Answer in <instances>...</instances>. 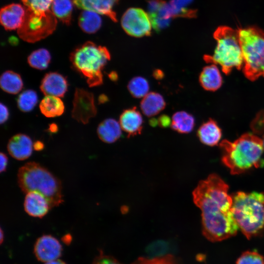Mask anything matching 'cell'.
<instances>
[{
    "label": "cell",
    "instance_id": "13",
    "mask_svg": "<svg viewBox=\"0 0 264 264\" xmlns=\"http://www.w3.org/2000/svg\"><path fill=\"white\" fill-rule=\"evenodd\" d=\"M25 14L24 6L11 3L1 8L0 21L7 30H18L22 25Z\"/></svg>",
    "mask_w": 264,
    "mask_h": 264
},
{
    "label": "cell",
    "instance_id": "30",
    "mask_svg": "<svg viewBox=\"0 0 264 264\" xmlns=\"http://www.w3.org/2000/svg\"><path fill=\"white\" fill-rule=\"evenodd\" d=\"M236 264H264V258L255 251H246L242 253Z\"/></svg>",
    "mask_w": 264,
    "mask_h": 264
},
{
    "label": "cell",
    "instance_id": "1",
    "mask_svg": "<svg viewBox=\"0 0 264 264\" xmlns=\"http://www.w3.org/2000/svg\"><path fill=\"white\" fill-rule=\"evenodd\" d=\"M228 189L220 176L212 174L200 181L192 193L195 204L201 211L203 234L212 242L234 236L239 228Z\"/></svg>",
    "mask_w": 264,
    "mask_h": 264
},
{
    "label": "cell",
    "instance_id": "42",
    "mask_svg": "<svg viewBox=\"0 0 264 264\" xmlns=\"http://www.w3.org/2000/svg\"><path fill=\"white\" fill-rule=\"evenodd\" d=\"M45 264H66L65 263L60 260H55L46 262Z\"/></svg>",
    "mask_w": 264,
    "mask_h": 264
},
{
    "label": "cell",
    "instance_id": "19",
    "mask_svg": "<svg viewBox=\"0 0 264 264\" xmlns=\"http://www.w3.org/2000/svg\"><path fill=\"white\" fill-rule=\"evenodd\" d=\"M199 80L202 88L209 91L218 89L222 83L220 71L215 64L206 66L203 68Z\"/></svg>",
    "mask_w": 264,
    "mask_h": 264
},
{
    "label": "cell",
    "instance_id": "8",
    "mask_svg": "<svg viewBox=\"0 0 264 264\" xmlns=\"http://www.w3.org/2000/svg\"><path fill=\"white\" fill-rule=\"evenodd\" d=\"M25 8L23 22L17 30L18 35L21 39L28 43H34L46 38L55 30L57 25V18L51 10L36 12Z\"/></svg>",
    "mask_w": 264,
    "mask_h": 264
},
{
    "label": "cell",
    "instance_id": "21",
    "mask_svg": "<svg viewBox=\"0 0 264 264\" xmlns=\"http://www.w3.org/2000/svg\"><path fill=\"white\" fill-rule=\"evenodd\" d=\"M166 107V102L163 97L155 92H149L142 99L140 108L143 113L148 117L154 116Z\"/></svg>",
    "mask_w": 264,
    "mask_h": 264
},
{
    "label": "cell",
    "instance_id": "9",
    "mask_svg": "<svg viewBox=\"0 0 264 264\" xmlns=\"http://www.w3.org/2000/svg\"><path fill=\"white\" fill-rule=\"evenodd\" d=\"M121 24L125 32L134 37L150 36L152 30V23L146 12L139 8L128 9L121 19Z\"/></svg>",
    "mask_w": 264,
    "mask_h": 264
},
{
    "label": "cell",
    "instance_id": "34",
    "mask_svg": "<svg viewBox=\"0 0 264 264\" xmlns=\"http://www.w3.org/2000/svg\"><path fill=\"white\" fill-rule=\"evenodd\" d=\"M0 122L1 124L5 123L8 119L9 116V112L8 108L5 105L0 103Z\"/></svg>",
    "mask_w": 264,
    "mask_h": 264
},
{
    "label": "cell",
    "instance_id": "37",
    "mask_svg": "<svg viewBox=\"0 0 264 264\" xmlns=\"http://www.w3.org/2000/svg\"><path fill=\"white\" fill-rule=\"evenodd\" d=\"M44 144L43 142L38 140L33 143V149L37 151H40L44 149Z\"/></svg>",
    "mask_w": 264,
    "mask_h": 264
},
{
    "label": "cell",
    "instance_id": "20",
    "mask_svg": "<svg viewBox=\"0 0 264 264\" xmlns=\"http://www.w3.org/2000/svg\"><path fill=\"white\" fill-rule=\"evenodd\" d=\"M197 134L203 144L210 146L217 145L221 137L220 129L212 119L203 123L199 128Z\"/></svg>",
    "mask_w": 264,
    "mask_h": 264
},
{
    "label": "cell",
    "instance_id": "24",
    "mask_svg": "<svg viewBox=\"0 0 264 264\" xmlns=\"http://www.w3.org/2000/svg\"><path fill=\"white\" fill-rule=\"evenodd\" d=\"M78 25L84 32L92 34L101 27L102 19L99 14L94 11L83 10L78 18Z\"/></svg>",
    "mask_w": 264,
    "mask_h": 264
},
{
    "label": "cell",
    "instance_id": "26",
    "mask_svg": "<svg viewBox=\"0 0 264 264\" xmlns=\"http://www.w3.org/2000/svg\"><path fill=\"white\" fill-rule=\"evenodd\" d=\"M73 4L71 0H52L50 10L57 19L68 25L71 23Z\"/></svg>",
    "mask_w": 264,
    "mask_h": 264
},
{
    "label": "cell",
    "instance_id": "43",
    "mask_svg": "<svg viewBox=\"0 0 264 264\" xmlns=\"http://www.w3.org/2000/svg\"><path fill=\"white\" fill-rule=\"evenodd\" d=\"M4 239L3 232L2 229H0V243H2Z\"/></svg>",
    "mask_w": 264,
    "mask_h": 264
},
{
    "label": "cell",
    "instance_id": "27",
    "mask_svg": "<svg viewBox=\"0 0 264 264\" xmlns=\"http://www.w3.org/2000/svg\"><path fill=\"white\" fill-rule=\"evenodd\" d=\"M51 59L49 52L45 48L33 51L27 58L29 65L36 69L44 70L47 68Z\"/></svg>",
    "mask_w": 264,
    "mask_h": 264
},
{
    "label": "cell",
    "instance_id": "31",
    "mask_svg": "<svg viewBox=\"0 0 264 264\" xmlns=\"http://www.w3.org/2000/svg\"><path fill=\"white\" fill-rule=\"evenodd\" d=\"M23 6L36 12L50 10L52 0H21Z\"/></svg>",
    "mask_w": 264,
    "mask_h": 264
},
{
    "label": "cell",
    "instance_id": "7",
    "mask_svg": "<svg viewBox=\"0 0 264 264\" xmlns=\"http://www.w3.org/2000/svg\"><path fill=\"white\" fill-rule=\"evenodd\" d=\"M238 32L244 75L251 81L264 77V31L252 26Z\"/></svg>",
    "mask_w": 264,
    "mask_h": 264
},
{
    "label": "cell",
    "instance_id": "16",
    "mask_svg": "<svg viewBox=\"0 0 264 264\" xmlns=\"http://www.w3.org/2000/svg\"><path fill=\"white\" fill-rule=\"evenodd\" d=\"M24 209L29 216L42 218L51 209L47 199L41 193L31 191L26 194L24 198Z\"/></svg>",
    "mask_w": 264,
    "mask_h": 264
},
{
    "label": "cell",
    "instance_id": "44",
    "mask_svg": "<svg viewBox=\"0 0 264 264\" xmlns=\"http://www.w3.org/2000/svg\"><path fill=\"white\" fill-rule=\"evenodd\" d=\"M262 140H263V146H264V135L263 136V139Z\"/></svg>",
    "mask_w": 264,
    "mask_h": 264
},
{
    "label": "cell",
    "instance_id": "15",
    "mask_svg": "<svg viewBox=\"0 0 264 264\" xmlns=\"http://www.w3.org/2000/svg\"><path fill=\"white\" fill-rule=\"evenodd\" d=\"M79 9L94 11L99 14L108 17L117 22L116 15L113 8L119 0H72Z\"/></svg>",
    "mask_w": 264,
    "mask_h": 264
},
{
    "label": "cell",
    "instance_id": "2",
    "mask_svg": "<svg viewBox=\"0 0 264 264\" xmlns=\"http://www.w3.org/2000/svg\"><path fill=\"white\" fill-rule=\"evenodd\" d=\"M223 151L221 161L232 175L264 166L263 140L252 133H245L234 142L224 140L220 143Z\"/></svg>",
    "mask_w": 264,
    "mask_h": 264
},
{
    "label": "cell",
    "instance_id": "14",
    "mask_svg": "<svg viewBox=\"0 0 264 264\" xmlns=\"http://www.w3.org/2000/svg\"><path fill=\"white\" fill-rule=\"evenodd\" d=\"M9 154L18 160L28 158L32 154L33 143L26 134L18 133L11 137L7 144Z\"/></svg>",
    "mask_w": 264,
    "mask_h": 264
},
{
    "label": "cell",
    "instance_id": "39",
    "mask_svg": "<svg viewBox=\"0 0 264 264\" xmlns=\"http://www.w3.org/2000/svg\"><path fill=\"white\" fill-rule=\"evenodd\" d=\"M48 130L51 133H56L58 131V127L55 123H51L49 125Z\"/></svg>",
    "mask_w": 264,
    "mask_h": 264
},
{
    "label": "cell",
    "instance_id": "38",
    "mask_svg": "<svg viewBox=\"0 0 264 264\" xmlns=\"http://www.w3.org/2000/svg\"><path fill=\"white\" fill-rule=\"evenodd\" d=\"M153 76L156 79H160L163 78L164 73L160 69H155L153 72Z\"/></svg>",
    "mask_w": 264,
    "mask_h": 264
},
{
    "label": "cell",
    "instance_id": "36",
    "mask_svg": "<svg viewBox=\"0 0 264 264\" xmlns=\"http://www.w3.org/2000/svg\"><path fill=\"white\" fill-rule=\"evenodd\" d=\"M0 173H2L5 172L6 170L8 161V158L5 154L1 152L0 154Z\"/></svg>",
    "mask_w": 264,
    "mask_h": 264
},
{
    "label": "cell",
    "instance_id": "4",
    "mask_svg": "<svg viewBox=\"0 0 264 264\" xmlns=\"http://www.w3.org/2000/svg\"><path fill=\"white\" fill-rule=\"evenodd\" d=\"M232 211L242 232L248 239L264 231V193L237 192L232 196Z\"/></svg>",
    "mask_w": 264,
    "mask_h": 264
},
{
    "label": "cell",
    "instance_id": "41",
    "mask_svg": "<svg viewBox=\"0 0 264 264\" xmlns=\"http://www.w3.org/2000/svg\"><path fill=\"white\" fill-rule=\"evenodd\" d=\"M109 77L112 81H116L118 79V75L115 71H111L109 74Z\"/></svg>",
    "mask_w": 264,
    "mask_h": 264
},
{
    "label": "cell",
    "instance_id": "17",
    "mask_svg": "<svg viewBox=\"0 0 264 264\" xmlns=\"http://www.w3.org/2000/svg\"><path fill=\"white\" fill-rule=\"evenodd\" d=\"M121 129L128 137L134 136L141 133L143 120L141 113L136 107L124 110L119 118Z\"/></svg>",
    "mask_w": 264,
    "mask_h": 264
},
{
    "label": "cell",
    "instance_id": "28",
    "mask_svg": "<svg viewBox=\"0 0 264 264\" xmlns=\"http://www.w3.org/2000/svg\"><path fill=\"white\" fill-rule=\"evenodd\" d=\"M38 101L37 93L33 89H26L19 95L17 106L20 110L27 112L31 111Z\"/></svg>",
    "mask_w": 264,
    "mask_h": 264
},
{
    "label": "cell",
    "instance_id": "23",
    "mask_svg": "<svg viewBox=\"0 0 264 264\" xmlns=\"http://www.w3.org/2000/svg\"><path fill=\"white\" fill-rule=\"evenodd\" d=\"M0 86L4 92L16 94L22 90L23 83L19 74L12 70H6L0 76Z\"/></svg>",
    "mask_w": 264,
    "mask_h": 264
},
{
    "label": "cell",
    "instance_id": "6",
    "mask_svg": "<svg viewBox=\"0 0 264 264\" xmlns=\"http://www.w3.org/2000/svg\"><path fill=\"white\" fill-rule=\"evenodd\" d=\"M217 45L213 55H206L204 60L208 63L217 64L228 74L234 68L240 69L243 64L239 32L227 26H220L213 34Z\"/></svg>",
    "mask_w": 264,
    "mask_h": 264
},
{
    "label": "cell",
    "instance_id": "32",
    "mask_svg": "<svg viewBox=\"0 0 264 264\" xmlns=\"http://www.w3.org/2000/svg\"><path fill=\"white\" fill-rule=\"evenodd\" d=\"M160 255H150L156 256V257H147L140 259L134 264H176L174 258L170 255L162 256Z\"/></svg>",
    "mask_w": 264,
    "mask_h": 264
},
{
    "label": "cell",
    "instance_id": "40",
    "mask_svg": "<svg viewBox=\"0 0 264 264\" xmlns=\"http://www.w3.org/2000/svg\"><path fill=\"white\" fill-rule=\"evenodd\" d=\"M108 101V97L104 94H101L98 98V102L99 104L104 103Z\"/></svg>",
    "mask_w": 264,
    "mask_h": 264
},
{
    "label": "cell",
    "instance_id": "18",
    "mask_svg": "<svg viewBox=\"0 0 264 264\" xmlns=\"http://www.w3.org/2000/svg\"><path fill=\"white\" fill-rule=\"evenodd\" d=\"M97 132L99 138L107 143H112L122 135V129L119 124L113 118H107L98 125Z\"/></svg>",
    "mask_w": 264,
    "mask_h": 264
},
{
    "label": "cell",
    "instance_id": "10",
    "mask_svg": "<svg viewBox=\"0 0 264 264\" xmlns=\"http://www.w3.org/2000/svg\"><path fill=\"white\" fill-rule=\"evenodd\" d=\"M96 114L97 109L93 93L83 88H76L71 111L72 117L79 122L87 124Z\"/></svg>",
    "mask_w": 264,
    "mask_h": 264
},
{
    "label": "cell",
    "instance_id": "35",
    "mask_svg": "<svg viewBox=\"0 0 264 264\" xmlns=\"http://www.w3.org/2000/svg\"><path fill=\"white\" fill-rule=\"evenodd\" d=\"M157 125L162 128H167L171 125L172 120L167 115H161L157 119Z\"/></svg>",
    "mask_w": 264,
    "mask_h": 264
},
{
    "label": "cell",
    "instance_id": "33",
    "mask_svg": "<svg viewBox=\"0 0 264 264\" xmlns=\"http://www.w3.org/2000/svg\"><path fill=\"white\" fill-rule=\"evenodd\" d=\"M92 264H120L114 259L104 255H100L95 259Z\"/></svg>",
    "mask_w": 264,
    "mask_h": 264
},
{
    "label": "cell",
    "instance_id": "22",
    "mask_svg": "<svg viewBox=\"0 0 264 264\" xmlns=\"http://www.w3.org/2000/svg\"><path fill=\"white\" fill-rule=\"evenodd\" d=\"M39 108L42 113L46 117L59 116L63 114L65 105L58 97L46 95L41 100Z\"/></svg>",
    "mask_w": 264,
    "mask_h": 264
},
{
    "label": "cell",
    "instance_id": "3",
    "mask_svg": "<svg viewBox=\"0 0 264 264\" xmlns=\"http://www.w3.org/2000/svg\"><path fill=\"white\" fill-rule=\"evenodd\" d=\"M17 180L23 193L36 191L41 193L47 199L51 208L64 202L60 180L37 162H29L20 168Z\"/></svg>",
    "mask_w": 264,
    "mask_h": 264
},
{
    "label": "cell",
    "instance_id": "12",
    "mask_svg": "<svg viewBox=\"0 0 264 264\" xmlns=\"http://www.w3.org/2000/svg\"><path fill=\"white\" fill-rule=\"evenodd\" d=\"M40 88L45 96L63 97L68 88L66 78L56 72L46 73L42 80Z\"/></svg>",
    "mask_w": 264,
    "mask_h": 264
},
{
    "label": "cell",
    "instance_id": "11",
    "mask_svg": "<svg viewBox=\"0 0 264 264\" xmlns=\"http://www.w3.org/2000/svg\"><path fill=\"white\" fill-rule=\"evenodd\" d=\"M62 245L54 237L45 235L37 240L34 246L36 258L43 262H47L57 259L61 255Z\"/></svg>",
    "mask_w": 264,
    "mask_h": 264
},
{
    "label": "cell",
    "instance_id": "29",
    "mask_svg": "<svg viewBox=\"0 0 264 264\" xmlns=\"http://www.w3.org/2000/svg\"><path fill=\"white\" fill-rule=\"evenodd\" d=\"M150 86L148 81L141 76L132 78L128 84L130 94L134 98H143L149 93Z\"/></svg>",
    "mask_w": 264,
    "mask_h": 264
},
{
    "label": "cell",
    "instance_id": "25",
    "mask_svg": "<svg viewBox=\"0 0 264 264\" xmlns=\"http://www.w3.org/2000/svg\"><path fill=\"white\" fill-rule=\"evenodd\" d=\"M195 119L193 115L185 111L175 113L172 118L171 126L178 133H188L194 129Z\"/></svg>",
    "mask_w": 264,
    "mask_h": 264
},
{
    "label": "cell",
    "instance_id": "5",
    "mask_svg": "<svg viewBox=\"0 0 264 264\" xmlns=\"http://www.w3.org/2000/svg\"><path fill=\"white\" fill-rule=\"evenodd\" d=\"M74 69L86 79L89 87L101 85L102 70L110 59V54L105 46L88 41L76 48L70 55Z\"/></svg>",
    "mask_w": 264,
    "mask_h": 264
}]
</instances>
